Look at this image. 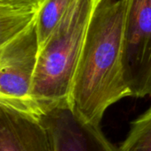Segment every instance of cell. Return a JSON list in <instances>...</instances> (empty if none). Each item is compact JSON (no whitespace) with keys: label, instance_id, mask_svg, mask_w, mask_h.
Segmentation results:
<instances>
[{"label":"cell","instance_id":"obj_1","mask_svg":"<svg viewBox=\"0 0 151 151\" xmlns=\"http://www.w3.org/2000/svg\"><path fill=\"white\" fill-rule=\"evenodd\" d=\"M125 13L126 0H98L74 74L69 106L96 126L111 105L132 96L122 64Z\"/></svg>","mask_w":151,"mask_h":151},{"label":"cell","instance_id":"obj_2","mask_svg":"<svg viewBox=\"0 0 151 151\" xmlns=\"http://www.w3.org/2000/svg\"><path fill=\"white\" fill-rule=\"evenodd\" d=\"M97 2L74 0L39 48L31 97L42 114L59 106L69 105L74 74Z\"/></svg>","mask_w":151,"mask_h":151},{"label":"cell","instance_id":"obj_3","mask_svg":"<svg viewBox=\"0 0 151 151\" xmlns=\"http://www.w3.org/2000/svg\"><path fill=\"white\" fill-rule=\"evenodd\" d=\"M39 48L35 22L0 45V103L40 117L31 97Z\"/></svg>","mask_w":151,"mask_h":151},{"label":"cell","instance_id":"obj_4","mask_svg":"<svg viewBox=\"0 0 151 151\" xmlns=\"http://www.w3.org/2000/svg\"><path fill=\"white\" fill-rule=\"evenodd\" d=\"M122 64L132 96H151V0H126Z\"/></svg>","mask_w":151,"mask_h":151},{"label":"cell","instance_id":"obj_5","mask_svg":"<svg viewBox=\"0 0 151 151\" xmlns=\"http://www.w3.org/2000/svg\"><path fill=\"white\" fill-rule=\"evenodd\" d=\"M40 118L49 132L52 151H119L99 126L81 119L69 105L47 111Z\"/></svg>","mask_w":151,"mask_h":151},{"label":"cell","instance_id":"obj_6","mask_svg":"<svg viewBox=\"0 0 151 151\" xmlns=\"http://www.w3.org/2000/svg\"><path fill=\"white\" fill-rule=\"evenodd\" d=\"M0 151H52L41 118L0 103Z\"/></svg>","mask_w":151,"mask_h":151},{"label":"cell","instance_id":"obj_7","mask_svg":"<svg viewBox=\"0 0 151 151\" xmlns=\"http://www.w3.org/2000/svg\"><path fill=\"white\" fill-rule=\"evenodd\" d=\"M44 0H0V45L33 25Z\"/></svg>","mask_w":151,"mask_h":151},{"label":"cell","instance_id":"obj_8","mask_svg":"<svg viewBox=\"0 0 151 151\" xmlns=\"http://www.w3.org/2000/svg\"><path fill=\"white\" fill-rule=\"evenodd\" d=\"M74 0H44L36 19L39 46L42 45L59 24Z\"/></svg>","mask_w":151,"mask_h":151},{"label":"cell","instance_id":"obj_9","mask_svg":"<svg viewBox=\"0 0 151 151\" xmlns=\"http://www.w3.org/2000/svg\"><path fill=\"white\" fill-rule=\"evenodd\" d=\"M119 151H151V107L132 122Z\"/></svg>","mask_w":151,"mask_h":151}]
</instances>
